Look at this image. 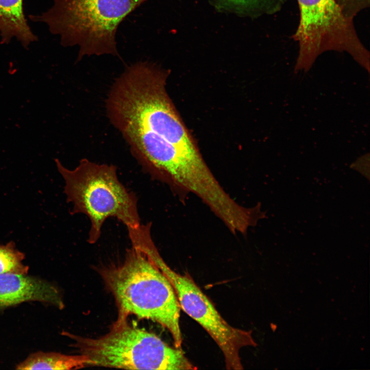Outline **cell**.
<instances>
[{
	"mask_svg": "<svg viewBox=\"0 0 370 370\" xmlns=\"http://www.w3.org/2000/svg\"><path fill=\"white\" fill-rule=\"evenodd\" d=\"M369 154L367 156L365 155L358 158L353 163L351 168L357 170L369 180Z\"/></svg>",
	"mask_w": 370,
	"mask_h": 370,
	"instance_id": "obj_13",
	"label": "cell"
},
{
	"mask_svg": "<svg viewBox=\"0 0 370 370\" xmlns=\"http://www.w3.org/2000/svg\"><path fill=\"white\" fill-rule=\"evenodd\" d=\"M300 19L293 38L299 51L294 70L308 71L318 57L330 50L345 51L369 71V54L353 20L336 0H298Z\"/></svg>",
	"mask_w": 370,
	"mask_h": 370,
	"instance_id": "obj_7",
	"label": "cell"
},
{
	"mask_svg": "<svg viewBox=\"0 0 370 370\" xmlns=\"http://www.w3.org/2000/svg\"><path fill=\"white\" fill-rule=\"evenodd\" d=\"M231 2L238 4H245L249 2L251 0H228Z\"/></svg>",
	"mask_w": 370,
	"mask_h": 370,
	"instance_id": "obj_14",
	"label": "cell"
},
{
	"mask_svg": "<svg viewBox=\"0 0 370 370\" xmlns=\"http://www.w3.org/2000/svg\"><path fill=\"white\" fill-rule=\"evenodd\" d=\"M357 1H362V0H357Z\"/></svg>",
	"mask_w": 370,
	"mask_h": 370,
	"instance_id": "obj_15",
	"label": "cell"
},
{
	"mask_svg": "<svg viewBox=\"0 0 370 370\" xmlns=\"http://www.w3.org/2000/svg\"><path fill=\"white\" fill-rule=\"evenodd\" d=\"M23 1L0 0V36L4 44L15 39L27 47L37 39L25 17Z\"/></svg>",
	"mask_w": 370,
	"mask_h": 370,
	"instance_id": "obj_10",
	"label": "cell"
},
{
	"mask_svg": "<svg viewBox=\"0 0 370 370\" xmlns=\"http://www.w3.org/2000/svg\"><path fill=\"white\" fill-rule=\"evenodd\" d=\"M79 354L94 366L127 369H195L181 349L168 345L155 334L127 321H117L102 337L90 338L67 332Z\"/></svg>",
	"mask_w": 370,
	"mask_h": 370,
	"instance_id": "obj_5",
	"label": "cell"
},
{
	"mask_svg": "<svg viewBox=\"0 0 370 370\" xmlns=\"http://www.w3.org/2000/svg\"><path fill=\"white\" fill-rule=\"evenodd\" d=\"M166 74L147 62L124 70L111 87L106 107L111 123L122 132L154 133L191 153L199 151L165 90Z\"/></svg>",
	"mask_w": 370,
	"mask_h": 370,
	"instance_id": "obj_1",
	"label": "cell"
},
{
	"mask_svg": "<svg viewBox=\"0 0 370 370\" xmlns=\"http://www.w3.org/2000/svg\"><path fill=\"white\" fill-rule=\"evenodd\" d=\"M65 184L67 200L72 205V213L86 215L90 221L88 242L99 239L106 219L114 217L127 228L141 224L137 198L118 179L117 168L81 159L73 170L65 168L55 160Z\"/></svg>",
	"mask_w": 370,
	"mask_h": 370,
	"instance_id": "obj_4",
	"label": "cell"
},
{
	"mask_svg": "<svg viewBox=\"0 0 370 370\" xmlns=\"http://www.w3.org/2000/svg\"><path fill=\"white\" fill-rule=\"evenodd\" d=\"M94 366V363L83 354L67 355L58 353L39 351L30 355L18 364L17 369H73Z\"/></svg>",
	"mask_w": 370,
	"mask_h": 370,
	"instance_id": "obj_11",
	"label": "cell"
},
{
	"mask_svg": "<svg viewBox=\"0 0 370 370\" xmlns=\"http://www.w3.org/2000/svg\"><path fill=\"white\" fill-rule=\"evenodd\" d=\"M101 275L114 295L117 321L130 315L160 324L171 334L175 347L181 349L180 307L170 281L140 247L132 244L123 262L102 269Z\"/></svg>",
	"mask_w": 370,
	"mask_h": 370,
	"instance_id": "obj_2",
	"label": "cell"
},
{
	"mask_svg": "<svg viewBox=\"0 0 370 370\" xmlns=\"http://www.w3.org/2000/svg\"><path fill=\"white\" fill-rule=\"evenodd\" d=\"M121 134L133 156L152 177L194 194L207 205L221 196L223 188L200 153L189 152L152 132L128 130Z\"/></svg>",
	"mask_w": 370,
	"mask_h": 370,
	"instance_id": "obj_6",
	"label": "cell"
},
{
	"mask_svg": "<svg viewBox=\"0 0 370 370\" xmlns=\"http://www.w3.org/2000/svg\"><path fill=\"white\" fill-rule=\"evenodd\" d=\"M147 0H54L53 6L33 22L47 25L62 45L79 47L77 61L84 56L119 57L116 40L120 23Z\"/></svg>",
	"mask_w": 370,
	"mask_h": 370,
	"instance_id": "obj_3",
	"label": "cell"
},
{
	"mask_svg": "<svg viewBox=\"0 0 370 370\" xmlns=\"http://www.w3.org/2000/svg\"><path fill=\"white\" fill-rule=\"evenodd\" d=\"M145 251L170 281L180 308L198 323L219 347L226 368L242 369L240 349L257 346L252 331L235 328L228 324L189 275L179 274L167 265L154 243L146 246Z\"/></svg>",
	"mask_w": 370,
	"mask_h": 370,
	"instance_id": "obj_8",
	"label": "cell"
},
{
	"mask_svg": "<svg viewBox=\"0 0 370 370\" xmlns=\"http://www.w3.org/2000/svg\"><path fill=\"white\" fill-rule=\"evenodd\" d=\"M24 258V254L15 248L13 243L0 245V274H27L29 267L22 263Z\"/></svg>",
	"mask_w": 370,
	"mask_h": 370,
	"instance_id": "obj_12",
	"label": "cell"
},
{
	"mask_svg": "<svg viewBox=\"0 0 370 370\" xmlns=\"http://www.w3.org/2000/svg\"><path fill=\"white\" fill-rule=\"evenodd\" d=\"M39 301L64 307L58 289L40 278L12 273L0 274V307H6L25 302Z\"/></svg>",
	"mask_w": 370,
	"mask_h": 370,
	"instance_id": "obj_9",
	"label": "cell"
}]
</instances>
